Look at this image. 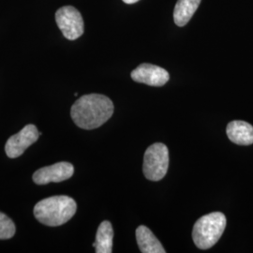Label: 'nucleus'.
Wrapping results in <instances>:
<instances>
[{
	"label": "nucleus",
	"mask_w": 253,
	"mask_h": 253,
	"mask_svg": "<svg viewBox=\"0 0 253 253\" xmlns=\"http://www.w3.org/2000/svg\"><path fill=\"white\" fill-rule=\"evenodd\" d=\"M130 76L133 81L151 86H163L170 79L169 73L166 70L147 63L138 66L131 72Z\"/></svg>",
	"instance_id": "6e6552de"
},
{
	"label": "nucleus",
	"mask_w": 253,
	"mask_h": 253,
	"mask_svg": "<svg viewBox=\"0 0 253 253\" xmlns=\"http://www.w3.org/2000/svg\"><path fill=\"white\" fill-rule=\"evenodd\" d=\"M14 222L7 215L0 212V239H9L15 235Z\"/></svg>",
	"instance_id": "ddd939ff"
},
{
	"label": "nucleus",
	"mask_w": 253,
	"mask_h": 253,
	"mask_svg": "<svg viewBox=\"0 0 253 253\" xmlns=\"http://www.w3.org/2000/svg\"><path fill=\"white\" fill-rule=\"evenodd\" d=\"M74 173L73 164L67 162L55 163L39 169L33 174V181L37 185H46L49 183H58L68 180Z\"/></svg>",
	"instance_id": "0eeeda50"
},
{
	"label": "nucleus",
	"mask_w": 253,
	"mask_h": 253,
	"mask_svg": "<svg viewBox=\"0 0 253 253\" xmlns=\"http://www.w3.org/2000/svg\"><path fill=\"white\" fill-rule=\"evenodd\" d=\"M228 138L236 145H250L253 144V126L242 120H235L228 124Z\"/></svg>",
	"instance_id": "1a4fd4ad"
},
{
	"label": "nucleus",
	"mask_w": 253,
	"mask_h": 253,
	"mask_svg": "<svg viewBox=\"0 0 253 253\" xmlns=\"http://www.w3.org/2000/svg\"><path fill=\"white\" fill-rule=\"evenodd\" d=\"M169 167V150L162 143L150 145L144 156L143 172L148 180H162Z\"/></svg>",
	"instance_id": "20e7f679"
},
{
	"label": "nucleus",
	"mask_w": 253,
	"mask_h": 253,
	"mask_svg": "<svg viewBox=\"0 0 253 253\" xmlns=\"http://www.w3.org/2000/svg\"><path fill=\"white\" fill-rule=\"evenodd\" d=\"M56 24L64 37L70 41L77 40L84 34V20L80 11L72 6H65L55 13Z\"/></svg>",
	"instance_id": "39448f33"
},
{
	"label": "nucleus",
	"mask_w": 253,
	"mask_h": 253,
	"mask_svg": "<svg viewBox=\"0 0 253 253\" xmlns=\"http://www.w3.org/2000/svg\"><path fill=\"white\" fill-rule=\"evenodd\" d=\"M41 135L37 126L28 124L21 131L10 136L5 145V151L10 159H16L23 155L31 145L38 141Z\"/></svg>",
	"instance_id": "423d86ee"
},
{
	"label": "nucleus",
	"mask_w": 253,
	"mask_h": 253,
	"mask_svg": "<svg viewBox=\"0 0 253 253\" xmlns=\"http://www.w3.org/2000/svg\"><path fill=\"white\" fill-rule=\"evenodd\" d=\"M76 202L66 195L53 196L37 203L34 216L46 226L56 227L67 223L75 215Z\"/></svg>",
	"instance_id": "f03ea898"
},
{
	"label": "nucleus",
	"mask_w": 253,
	"mask_h": 253,
	"mask_svg": "<svg viewBox=\"0 0 253 253\" xmlns=\"http://www.w3.org/2000/svg\"><path fill=\"white\" fill-rule=\"evenodd\" d=\"M226 217L221 212L205 215L195 222L192 238L200 250H208L217 243L226 227Z\"/></svg>",
	"instance_id": "7ed1b4c3"
},
{
	"label": "nucleus",
	"mask_w": 253,
	"mask_h": 253,
	"mask_svg": "<svg viewBox=\"0 0 253 253\" xmlns=\"http://www.w3.org/2000/svg\"><path fill=\"white\" fill-rule=\"evenodd\" d=\"M126 4H134L136 2H138L139 0H123Z\"/></svg>",
	"instance_id": "4468645a"
},
{
	"label": "nucleus",
	"mask_w": 253,
	"mask_h": 253,
	"mask_svg": "<svg viewBox=\"0 0 253 253\" xmlns=\"http://www.w3.org/2000/svg\"><path fill=\"white\" fill-rule=\"evenodd\" d=\"M201 0H177L173 10L175 25L178 27L186 26L198 9Z\"/></svg>",
	"instance_id": "9b49d317"
},
{
	"label": "nucleus",
	"mask_w": 253,
	"mask_h": 253,
	"mask_svg": "<svg viewBox=\"0 0 253 253\" xmlns=\"http://www.w3.org/2000/svg\"><path fill=\"white\" fill-rule=\"evenodd\" d=\"M114 230L110 221L104 220L100 224L96 235V242L93 247L97 253H111L113 252Z\"/></svg>",
	"instance_id": "f8f14e48"
},
{
	"label": "nucleus",
	"mask_w": 253,
	"mask_h": 253,
	"mask_svg": "<svg viewBox=\"0 0 253 253\" xmlns=\"http://www.w3.org/2000/svg\"><path fill=\"white\" fill-rule=\"evenodd\" d=\"M114 114V104L108 97L88 94L76 100L71 110L73 122L84 129H94L108 121Z\"/></svg>",
	"instance_id": "f257e3e1"
},
{
	"label": "nucleus",
	"mask_w": 253,
	"mask_h": 253,
	"mask_svg": "<svg viewBox=\"0 0 253 253\" xmlns=\"http://www.w3.org/2000/svg\"><path fill=\"white\" fill-rule=\"evenodd\" d=\"M136 240L141 253H165V250L153 233L144 225L136 229Z\"/></svg>",
	"instance_id": "9d476101"
}]
</instances>
